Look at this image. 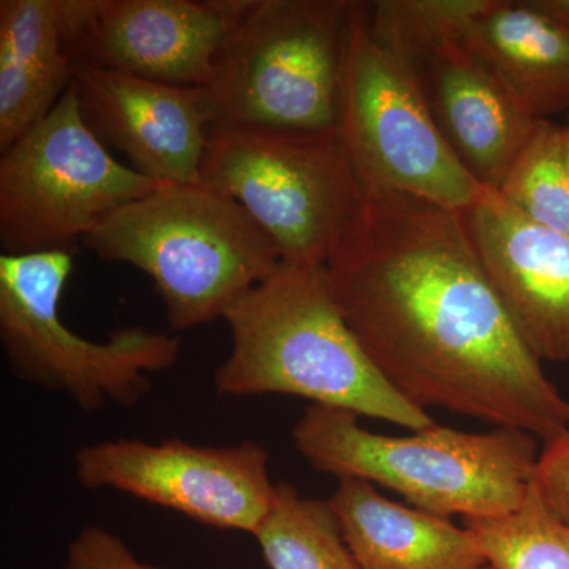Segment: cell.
Returning <instances> with one entry per match:
<instances>
[{"instance_id": "6da1fadb", "label": "cell", "mask_w": 569, "mask_h": 569, "mask_svg": "<svg viewBox=\"0 0 569 569\" xmlns=\"http://www.w3.org/2000/svg\"><path fill=\"white\" fill-rule=\"evenodd\" d=\"M325 268L356 339L408 402L545 443L569 429V400L512 323L462 212L366 186Z\"/></svg>"}, {"instance_id": "7a4b0ae2", "label": "cell", "mask_w": 569, "mask_h": 569, "mask_svg": "<svg viewBox=\"0 0 569 569\" xmlns=\"http://www.w3.org/2000/svg\"><path fill=\"white\" fill-rule=\"evenodd\" d=\"M223 320L231 350L213 377L219 395L296 396L411 430L436 425L381 376L340 312L323 264L282 261Z\"/></svg>"}, {"instance_id": "3957f363", "label": "cell", "mask_w": 569, "mask_h": 569, "mask_svg": "<svg viewBox=\"0 0 569 569\" xmlns=\"http://www.w3.org/2000/svg\"><path fill=\"white\" fill-rule=\"evenodd\" d=\"M82 244L151 277L178 331L224 318L282 263L246 209L203 183H160L104 217Z\"/></svg>"}, {"instance_id": "277c9868", "label": "cell", "mask_w": 569, "mask_h": 569, "mask_svg": "<svg viewBox=\"0 0 569 569\" xmlns=\"http://www.w3.org/2000/svg\"><path fill=\"white\" fill-rule=\"evenodd\" d=\"M358 418L310 403L296 422L295 447L321 473L395 490L443 518L508 515L533 482L538 440L522 430L470 433L433 425L391 437L370 432Z\"/></svg>"}, {"instance_id": "5b68a950", "label": "cell", "mask_w": 569, "mask_h": 569, "mask_svg": "<svg viewBox=\"0 0 569 569\" xmlns=\"http://www.w3.org/2000/svg\"><path fill=\"white\" fill-rule=\"evenodd\" d=\"M351 6L353 0H246L206 88L213 126L337 129Z\"/></svg>"}, {"instance_id": "8992f818", "label": "cell", "mask_w": 569, "mask_h": 569, "mask_svg": "<svg viewBox=\"0 0 569 569\" xmlns=\"http://www.w3.org/2000/svg\"><path fill=\"white\" fill-rule=\"evenodd\" d=\"M201 183L238 201L282 261L328 263L365 203L339 129L325 132L212 126Z\"/></svg>"}, {"instance_id": "52a82bcc", "label": "cell", "mask_w": 569, "mask_h": 569, "mask_svg": "<svg viewBox=\"0 0 569 569\" xmlns=\"http://www.w3.org/2000/svg\"><path fill=\"white\" fill-rule=\"evenodd\" d=\"M73 252L0 254V342L13 376L69 396L84 413L107 403L137 406L152 376L176 365L181 340L141 328L93 342L61 320Z\"/></svg>"}, {"instance_id": "ba28073f", "label": "cell", "mask_w": 569, "mask_h": 569, "mask_svg": "<svg viewBox=\"0 0 569 569\" xmlns=\"http://www.w3.org/2000/svg\"><path fill=\"white\" fill-rule=\"evenodd\" d=\"M337 129L365 187L458 212L485 192L441 133L418 71L370 31L367 2L351 6Z\"/></svg>"}, {"instance_id": "9c48e42d", "label": "cell", "mask_w": 569, "mask_h": 569, "mask_svg": "<svg viewBox=\"0 0 569 569\" xmlns=\"http://www.w3.org/2000/svg\"><path fill=\"white\" fill-rule=\"evenodd\" d=\"M159 186L118 162L89 130L73 81L0 157V247L7 254L73 252L104 217Z\"/></svg>"}, {"instance_id": "30bf717a", "label": "cell", "mask_w": 569, "mask_h": 569, "mask_svg": "<svg viewBox=\"0 0 569 569\" xmlns=\"http://www.w3.org/2000/svg\"><path fill=\"white\" fill-rule=\"evenodd\" d=\"M74 475L88 490L111 489L220 530L254 535L276 485L257 441L198 447L170 438L148 443L116 438L78 449Z\"/></svg>"}, {"instance_id": "8fae6325", "label": "cell", "mask_w": 569, "mask_h": 569, "mask_svg": "<svg viewBox=\"0 0 569 569\" xmlns=\"http://www.w3.org/2000/svg\"><path fill=\"white\" fill-rule=\"evenodd\" d=\"M246 0H58L74 66L208 88Z\"/></svg>"}, {"instance_id": "7c38bea8", "label": "cell", "mask_w": 569, "mask_h": 569, "mask_svg": "<svg viewBox=\"0 0 569 569\" xmlns=\"http://www.w3.org/2000/svg\"><path fill=\"white\" fill-rule=\"evenodd\" d=\"M82 121L133 170L159 183H201L216 112L208 89L74 66Z\"/></svg>"}, {"instance_id": "4fadbf2b", "label": "cell", "mask_w": 569, "mask_h": 569, "mask_svg": "<svg viewBox=\"0 0 569 569\" xmlns=\"http://www.w3.org/2000/svg\"><path fill=\"white\" fill-rule=\"evenodd\" d=\"M462 216L531 353L541 362H569V236L531 222L490 187Z\"/></svg>"}, {"instance_id": "5bb4252c", "label": "cell", "mask_w": 569, "mask_h": 569, "mask_svg": "<svg viewBox=\"0 0 569 569\" xmlns=\"http://www.w3.org/2000/svg\"><path fill=\"white\" fill-rule=\"evenodd\" d=\"M441 133L467 170L497 190L538 119L523 111L463 43L418 71Z\"/></svg>"}, {"instance_id": "9a60e30c", "label": "cell", "mask_w": 569, "mask_h": 569, "mask_svg": "<svg viewBox=\"0 0 569 569\" xmlns=\"http://www.w3.org/2000/svg\"><path fill=\"white\" fill-rule=\"evenodd\" d=\"M361 569H481L473 535L449 518L406 507L361 479H339L329 498Z\"/></svg>"}, {"instance_id": "2e32d148", "label": "cell", "mask_w": 569, "mask_h": 569, "mask_svg": "<svg viewBox=\"0 0 569 569\" xmlns=\"http://www.w3.org/2000/svg\"><path fill=\"white\" fill-rule=\"evenodd\" d=\"M463 47L531 118L568 110L569 32L529 0H492Z\"/></svg>"}, {"instance_id": "e0dca14e", "label": "cell", "mask_w": 569, "mask_h": 569, "mask_svg": "<svg viewBox=\"0 0 569 569\" xmlns=\"http://www.w3.org/2000/svg\"><path fill=\"white\" fill-rule=\"evenodd\" d=\"M73 81L58 0H2L0 151L47 118Z\"/></svg>"}, {"instance_id": "ac0fdd59", "label": "cell", "mask_w": 569, "mask_h": 569, "mask_svg": "<svg viewBox=\"0 0 569 569\" xmlns=\"http://www.w3.org/2000/svg\"><path fill=\"white\" fill-rule=\"evenodd\" d=\"M269 569H361L329 500L277 482L271 508L253 535Z\"/></svg>"}, {"instance_id": "d6986e66", "label": "cell", "mask_w": 569, "mask_h": 569, "mask_svg": "<svg viewBox=\"0 0 569 569\" xmlns=\"http://www.w3.org/2000/svg\"><path fill=\"white\" fill-rule=\"evenodd\" d=\"M463 527L493 569H569V523L546 505L533 482L516 511L463 519Z\"/></svg>"}, {"instance_id": "ffe728a7", "label": "cell", "mask_w": 569, "mask_h": 569, "mask_svg": "<svg viewBox=\"0 0 569 569\" xmlns=\"http://www.w3.org/2000/svg\"><path fill=\"white\" fill-rule=\"evenodd\" d=\"M492 0H378L369 26L383 47L419 71L438 52L463 43L471 22Z\"/></svg>"}, {"instance_id": "44dd1931", "label": "cell", "mask_w": 569, "mask_h": 569, "mask_svg": "<svg viewBox=\"0 0 569 569\" xmlns=\"http://www.w3.org/2000/svg\"><path fill=\"white\" fill-rule=\"evenodd\" d=\"M497 192L531 222L569 236L565 127L549 119H538Z\"/></svg>"}, {"instance_id": "7402d4cb", "label": "cell", "mask_w": 569, "mask_h": 569, "mask_svg": "<svg viewBox=\"0 0 569 569\" xmlns=\"http://www.w3.org/2000/svg\"><path fill=\"white\" fill-rule=\"evenodd\" d=\"M63 569H163L138 559L122 538L102 526L84 527L67 549Z\"/></svg>"}, {"instance_id": "603a6c76", "label": "cell", "mask_w": 569, "mask_h": 569, "mask_svg": "<svg viewBox=\"0 0 569 569\" xmlns=\"http://www.w3.org/2000/svg\"><path fill=\"white\" fill-rule=\"evenodd\" d=\"M533 485L546 505L569 523V429L542 447Z\"/></svg>"}, {"instance_id": "cb8c5ba5", "label": "cell", "mask_w": 569, "mask_h": 569, "mask_svg": "<svg viewBox=\"0 0 569 569\" xmlns=\"http://www.w3.org/2000/svg\"><path fill=\"white\" fill-rule=\"evenodd\" d=\"M529 3L569 32V0H529Z\"/></svg>"}, {"instance_id": "d4e9b609", "label": "cell", "mask_w": 569, "mask_h": 569, "mask_svg": "<svg viewBox=\"0 0 569 569\" xmlns=\"http://www.w3.org/2000/svg\"><path fill=\"white\" fill-rule=\"evenodd\" d=\"M565 142H567L568 162H569V121L565 126Z\"/></svg>"}, {"instance_id": "484cf974", "label": "cell", "mask_w": 569, "mask_h": 569, "mask_svg": "<svg viewBox=\"0 0 569 569\" xmlns=\"http://www.w3.org/2000/svg\"><path fill=\"white\" fill-rule=\"evenodd\" d=\"M481 569H493L492 567H489V565H486L485 568H481Z\"/></svg>"}]
</instances>
